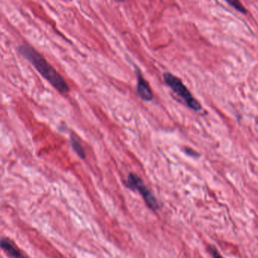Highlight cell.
Instances as JSON below:
<instances>
[{
	"label": "cell",
	"mask_w": 258,
	"mask_h": 258,
	"mask_svg": "<svg viewBox=\"0 0 258 258\" xmlns=\"http://www.w3.org/2000/svg\"><path fill=\"white\" fill-rule=\"evenodd\" d=\"M0 248L13 258H27L7 238L0 239Z\"/></svg>",
	"instance_id": "5"
},
{
	"label": "cell",
	"mask_w": 258,
	"mask_h": 258,
	"mask_svg": "<svg viewBox=\"0 0 258 258\" xmlns=\"http://www.w3.org/2000/svg\"><path fill=\"white\" fill-rule=\"evenodd\" d=\"M125 186L131 190L138 191L144 199L149 209L153 211L159 209V206L156 197L143 181L142 179L135 173H130L125 183Z\"/></svg>",
	"instance_id": "3"
},
{
	"label": "cell",
	"mask_w": 258,
	"mask_h": 258,
	"mask_svg": "<svg viewBox=\"0 0 258 258\" xmlns=\"http://www.w3.org/2000/svg\"><path fill=\"white\" fill-rule=\"evenodd\" d=\"M71 142L73 149H74V151L77 153V154L78 155L80 158H82V159H85L86 155V153H85L84 149H83V146L81 145V143L79 141V140L77 139L75 135H71Z\"/></svg>",
	"instance_id": "6"
},
{
	"label": "cell",
	"mask_w": 258,
	"mask_h": 258,
	"mask_svg": "<svg viewBox=\"0 0 258 258\" xmlns=\"http://www.w3.org/2000/svg\"><path fill=\"white\" fill-rule=\"evenodd\" d=\"M230 6H233L234 9H236L238 12H241L242 14H246V9H245L242 3L239 2V0H226Z\"/></svg>",
	"instance_id": "7"
},
{
	"label": "cell",
	"mask_w": 258,
	"mask_h": 258,
	"mask_svg": "<svg viewBox=\"0 0 258 258\" xmlns=\"http://www.w3.org/2000/svg\"><path fill=\"white\" fill-rule=\"evenodd\" d=\"M209 251H210L211 254H212L213 258H224L220 254L217 248H215V246H213V245H210V246H209Z\"/></svg>",
	"instance_id": "8"
},
{
	"label": "cell",
	"mask_w": 258,
	"mask_h": 258,
	"mask_svg": "<svg viewBox=\"0 0 258 258\" xmlns=\"http://www.w3.org/2000/svg\"><path fill=\"white\" fill-rule=\"evenodd\" d=\"M137 92L141 99L146 101H151L153 98V92L149 86L147 80L144 78L141 74H138V86Z\"/></svg>",
	"instance_id": "4"
},
{
	"label": "cell",
	"mask_w": 258,
	"mask_h": 258,
	"mask_svg": "<svg viewBox=\"0 0 258 258\" xmlns=\"http://www.w3.org/2000/svg\"><path fill=\"white\" fill-rule=\"evenodd\" d=\"M118 1L122 2V1H124V0H118Z\"/></svg>",
	"instance_id": "10"
},
{
	"label": "cell",
	"mask_w": 258,
	"mask_h": 258,
	"mask_svg": "<svg viewBox=\"0 0 258 258\" xmlns=\"http://www.w3.org/2000/svg\"><path fill=\"white\" fill-rule=\"evenodd\" d=\"M184 152L186 154L189 155V156H192V157L199 156L198 153H197L195 150H192L191 148H185Z\"/></svg>",
	"instance_id": "9"
},
{
	"label": "cell",
	"mask_w": 258,
	"mask_h": 258,
	"mask_svg": "<svg viewBox=\"0 0 258 258\" xmlns=\"http://www.w3.org/2000/svg\"><path fill=\"white\" fill-rule=\"evenodd\" d=\"M164 81L165 84L176 94L178 95L188 107L194 111H200L202 110L200 103L192 96L189 89L183 84V82L171 73H165L163 74Z\"/></svg>",
	"instance_id": "2"
},
{
	"label": "cell",
	"mask_w": 258,
	"mask_h": 258,
	"mask_svg": "<svg viewBox=\"0 0 258 258\" xmlns=\"http://www.w3.org/2000/svg\"><path fill=\"white\" fill-rule=\"evenodd\" d=\"M18 51L56 90L61 94L69 92V86L64 79L34 48L29 45H22L18 48Z\"/></svg>",
	"instance_id": "1"
}]
</instances>
